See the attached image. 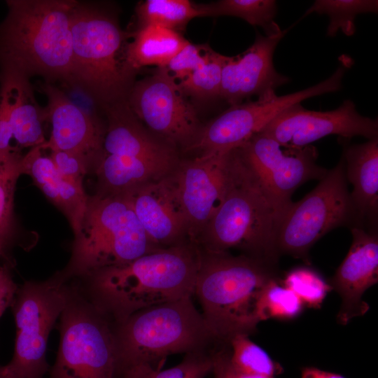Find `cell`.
<instances>
[{
	"label": "cell",
	"mask_w": 378,
	"mask_h": 378,
	"mask_svg": "<svg viewBox=\"0 0 378 378\" xmlns=\"http://www.w3.org/2000/svg\"><path fill=\"white\" fill-rule=\"evenodd\" d=\"M198 265V248L186 242L97 270L78 281L116 325L146 307L192 296Z\"/></svg>",
	"instance_id": "cell-1"
},
{
	"label": "cell",
	"mask_w": 378,
	"mask_h": 378,
	"mask_svg": "<svg viewBox=\"0 0 378 378\" xmlns=\"http://www.w3.org/2000/svg\"><path fill=\"white\" fill-rule=\"evenodd\" d=\"M286 212L237 148L230 152L224 197L195 242L202 245L203 252L237 248L246 255L276 265L280 256L276 234Z\"/></svg>",
	"instance_id": "cell-2"
},
{
	"label": "cell",
	"mask_w": 378,
	"mask_h": 378,
	"mask_svg": "<svg viewBox=\"0 0 378 378\" xmlns=\"http://www.w3.org/2000/svg\"><path fill=\"white\" fill-rule=\"evenodd\" d=\"M77 1L12 0L0 24L1 72L69 81L71 24Z\"/></svg>",
	"instance_id": "cell-3"
},
{
	"label": "cell",
	"mask_w": 378,
	"mask_h": 378,
	"mask_svg": "<svg viewBox=\"0 0 378 378\" xmlns=\"http://www.w3.org/2000/svg\"><path fill=\"white\" fill-rule=\"evenodd\" d=\"M276 279V265L246 255L199 250L194 295L215 339L229 343L237 335L255 331L260 322L259 297L265 286Z\"/></svg>",
	"instance_id": "cell-4"
},
{
	"label": "cell",
	"mask_w": 378,
	"mask_h": 378,
	"mask_svg": "<svg viewBox=\"0 0 378 378\" xmlns=\"http://www.w3.org/2000/svg\"><path fill=\"white\" fill-rule=\"evenodd\" d=\"M113 332L116 378L136 368L162 370L169 355L206 350L216 341L192 296L138 311Z\"/></svg>",
	"instance_id": "cell-5"
},
{
	"label": "cell",
	"mask_w": 378,
	"mask_h": 378,
	"mask_svg": "<svg viewBox=\"0 0 378 378\" xmlns=\"http://www.w3.org/2000/svg\"><path fill=\"white\" fill-rule=\"evenodd\" d=\"M106 113L102 152L93 171L98 193L123 194L172 173L180 161L174 146L150 134L128 103L107 104Z\"/></svg>",
	"instance_id": "cell-6"
},
{
	"label": "cell",
	"mask_w": 378,
	"mask_h": 378,
	"mask_svg": "<svg viewBox=\"0 0 378 378\" xmlns=\"http://www.w3.org/2000/svg\"><path fill=\"white\" fill-rule=\"evenodd\" d=\"M158 249L124 195L97 192L88 196L70 260L59 274L66 281L80 279L97 270L128 262Z\"/></svg>",
	"instance_id": "cell-7"
},
{
	"label": "cell",
	"mask_w": 378,
	"mask_h": 378,
	"mask_svg": "<svg viewBox=\"0 0 378 378\" xmlns=\"http://www.w3.org/2000/svg\"><path fill=\"white\" fill-rule=\"evenodd\" d=\"M71 32L72 69L66 83L104 104L120 101L132 72L125 59V34L108 14L78 1Z\"/></svg>",
	"instance_id": "cell-8"
},
{
	"label": "cell",
	"mask_w": 378,
	"mask_h": 378,
	"mask_svg": "<svg viewBox=\"0 0 378 378\" xmlns=\"http://www.w3.org/2000/svg\"><path fill=\"white\" fill-rule=\"evenodd\" d=\"M59 330L57 354L48 378H116L113 324L76 279L69 281Z\"/></svg>",
	"instance_id": "cell-9"
},
{
	"label": "cell",
	"mask_w": 378,
	"mask_h": 378,
	"mask_svg": "<svg viewBox=\"0 0 378 378\" xmlns=\"http://www.w3.org/2000/svg\"><path fill=\"white\" fill-rule=\"evenodd\" d=\"M350 192L342 156L316 186L298 202H293L284 215L276 234L279 255L307 261L310 248L330 231L343 226L363 227Z\"/></svg>",
	"instance_id": "cell-10"
},
{
	"label": "cell",
	"mask_w": 378,
	"mask_h": 378,
	"mask_svg": "<svg viewBox=\"0 0 378 378\" xmlns=\"http://www.w3.org/2000/svg\"><path fill=\"white\" fill-rule=\"evenodd\" d=\"M69 281L59 274L18 286L11 305L16 338L13 356L4 368L14 378H43L49 370L48 340L67 302Z\"/></svg>",
	"instance_id": "cell-11"
},
{
	"label": "cell",
	"mask_w": 378,
	"mask_h": 378,
	"mask_svg": "<svg viewBox=\"0 0 378 378\" xmlns=\"http://www.w3.org/2000/svg\"><path fill=\"white\" fill-rule=\"evenodd\" d=\"M344 76V71L337 68L327 79L302 90L283 96L270 90L255 101L230 106L200 129L186 149L199 150L200 154H223L239 148L288 107L340 90Z\"/></svg>",
	"instance_id": "cell-12"
},
{
	"label": "cell",
	"mask_w": 378,
	"mask_h": 378,
	"mask_svg": "<svg viewBox=\"0 0 378 378\" xmlns=\"http://www.w3.org/2000/svg\"><path fill=\"white\" fill-rule=\"evenodd\" d=\"M127 103L150 131L173 146H188L200 130L195 108L165 67L136 83Z\"/></svg>",
	"instance_id": "cell-13"
},
{
	"label": "cell",
	"mask_w": 378,
	"mask_h": 378,
	"mask_svg": "<svg viewBox=\"0 0 378 378\" xmlns=\"http://www.w3.org/2000/svg\"><path fill=\"white\" fill-rule=\"evenodd\" d=\"M239 148L249 166L286 211L299 187L311 180L320 181L328 172L316 163L318 151L313 145L285 148L259 132Z\"/></svg>",
	"instance_id": "cell-14"
},
{
	"label": "cell",
	"mask_w": 378,
	"mask_h": 378,
	"mask_svg": "<svg viewBox=\"0 0 378 378\" xmlns=\"http://www.w3.org/2000/svg\"><path fill=\"white\" fill-rule=\"evenodd\" d=\"M260 132L283 147L297 148L332 134L346 139L378 138V121L360 115L351 99L327 111L308 110L298 103L281 111Z\"/></svg>",
	"instance_id": "cell-15"
},
{
	"label": "cell",
	"mask_w": 378,
	"mask_h": 378,
	"mask_svg": "<svg viewBox=\"0 0 378 378\" xmlns=\"http://www.w3.org/2000/svg\"><path fill=\"white\" fill-rule=\"evenodd\" d=\"M230 152L200 154L194 159L179 161L168 176L188 220L189 237L193 243L224 197Z\"/></svg>",
	"instance_id": "cell-16"
},
{
	"label": "cell",
	"mask_w": 378,
	"mask_h": 378,
	"mask_svg": "<svg viewBox=\"0 0 378 378\" xmlns=\"http://www.w3.org/2000/svg\"><path fill=\"white\" fill-rule=\"evenodd\" d=\"M286 30L263 36L257 33L254 43L234 57L223 55L220 97L230 106L239 104L245 98L258 97L290 81L276 71L273 55Z\"/></svg>",
	"instance_id": "cell-17"
},
{
	"label": "cell",
	"mask_w": 378,
	"mask_h": 378,
	"mask_svg": "<svg viewBox=\"0 0 378 378\" xmlns=\"http://www.w3.org/2000/svg\"><path fill=\"white\" fill-rule=\"evenodd\" d=\"M41 88L48 99L43 108L46 120L51 125L50 138L41 146L42 149L79 153L90 161L94 171L102 152L105 129L50 82Z\"/></svg>",
	"instance_id": "cell-18"
},
{
	"label": "cell",
	"mask_w": 378,
	"mask_h": 378,
	"mask_svg": "<svg viewBox=\"0 0 378 378\" xmlns=\"http://www.w3.org/2000/svg\"><path fill=\"white\" fill-rule=\"evenodd\" d=\"M352 242L347 255L328 284L340 296L337 315L341 325L363 316L370 307L363 300L364 293L378 281V236L375 230L350 228Z\"/></svg>",
	"instance_id": "cell-19"
},
{
	"label": "cell",
	"mask_w": 378,
	"mask_h": 378,
	"mask_svg": "<svg viewBox=\"0 0 378 378\" xmlns=\"http://www.w3.org/2000/svg\"><path fill=\"white\" fill-rule=\"evenodd\" d=\"M168 176L120 194L150 241L160 248L186 243V237H189L188 220Z\"/></svg>",
	"instance_id": "cell-20"
},
{
	"label": "cell",
	"mask_w": 378,
	"mask_h": 378,
	"mask_svg": "<svg viewBox=\"0 0 378 378\" xmlns=\"http://www.w3.org/2000/svg\"><path fill=\"white\" fill-rule=\"evenodd\" d=\"M42 150L41 146H36L22 156V174L30 176L47 199L64 214L76 235L84 217L88 195L83 186L61 176L50 157L43 155Z\"/></svg>",
	"instance_id": "cell-21"
},
{
	"label": "cell",
	"mask_w": 378,
	"mask_h": 378,
	"mask_svg": "<svg viewBox=\"0 0 378 378\" xmlns=\"http://www.w3.org/2000/svg\"><path fill=\"white\" fill-rule=\"evenodd\" d=\"M342 156L345 176L353 186L354 205L363 220L375 229L378 212V138L346 145Z\"/></svg>",
	"instance_id": "cell-22"
},
{
	"label": "cell",
	"mask_w": 378,
	"mask_h": 378,
	"mask_svg": "<svg viewBox=\"0 0 378 378\" xmlns=\"http://www.w3.org/2000/svg\"><path fill=\"white\" fill-rule=\"evenodd\" d=\"M1 89L6 94L13 139L18 149L46 144L43 123L44 109L37 104L29 78L15 73L1 72Z\"/></svg>",
	"instance_id": "cell-23"
},
{
	"label": "cell",
	"mask_w": 378,
	"mask_h": 378,
	"mask_svg": "<svg viewBox=\"0 0 378 378\" xmlns=\"http://www.w3.org/2000/svg\"><path fill=\"white\" fill-rule=\"evenodd\" d=\"M188 42L176 31L148 25L139 28L126 46V62L132 71L145 66L166 67Z\"/></svg>",
	"instance_id": "cell-24"
},
{
	"label": "cell",
	"mask_w": 378,
	"mask_h": 378,
	"mask_svg": "<svg viewBox=\"0 0 378 378\" xmlns=\"http://www.w3.org/2000/svg\"><path fill=\"white\" fill-rule=\"evenodd\" d=\"M202 16H233L253 26L262 27L265 35L281 31L274 18L277 4L274 0H220L206 4H195Z\"/></svg>",
	"instance_id": "cell-25"
},
{
	"label": "cell",
	"mask_w": 378,
	"mask_h": 378,
	"mask_svg": "<svg viewBox=\"0 0 378 378\" xmlns=\"http://www.w3.org/2000/svg\"><path fill=\"white\" fill-rule=\"evenodd\" d=\"M136 13L139 28L156 25L176 31L192 18L202 17L188 0H146L138 5Z\"/></svg>",
	"instance_id": "cell-26"
},
{
	"label": "cell",
	"mask_w": 378,
	"mask_h": 378,
	"mask_svg": "<svg viewBox=\"0 0 378 378\" xmlns=\"http://www.w3.org/2000/svg\"><path fill=\"white\" fill-rule=\"evenodd\" d=\"M377 0H316L304 13L325 14L329 18L326 35L334 37L339 31L348 36L356 32L355 19L361 13H377Z\"/></svg>",
	"instance_id": "cell-27"
},
{
	"label": "cell",
	"mask_w": 378,
	"mask_h": 378,
	"mask_svg": "<svg viewBox=\"0 0 378 378\" xmlns=\"http://www.w3.org/2000/svg\"><path fill=\"white\" fill-rule=\"evenodd\" d=\"M231 363L237 372L247 374L274 377L281 370V366L247 335H237L230 341Z\"/></svg>",
	"instance_id": "cell-28"
},
{
	"label": "cell",
	"mask_w": 378,
	"mask_h": 378,
	"mask_svg": "<svg viewBox=\"0 0 378 378\" xmlns=\"http://www.w3.org/2000/svg\"><path fill=\"white\" fill-rule=\"evenodd\" d=\"M303 307L300 299L276 279L262 291L257 304V315L260 322L271 318L290 320L298 317Z\"/></svg>",
	"instance_id": "cell-29"
},
{
	"label": "cell",
	"mask_w": 378,
	"mask_h": 378,
	"mask_svg": "<svg viewBox=\"0 0 378 378\" xmlns=\"http://www.w3.org/2000/svg\"><path fill=\"white\" fill-rule=\"evenodd\" d=\"M22 156L18 151L0 159V241L8 243L10 235L15 186L23 174Z\"/></svg>",
	"instance_id": "cell-30"
},
{
	"label": "cell",
	"mask_w": 378,
	"mask_h": 378,
	"mask_svg": "<svg viewBox=\"0 0 378 378\" xmlns=\"http://www.w3.org/2000/svg\"><path fill=\"white\" fill-rule=\"evenodd\" d=\"M212 368L211 353L202 350L186 354L178 364L169 369L136 368L126 371L120 378H205Z\"/></svg>",
	"instance_id": "cell-31"
},
{
	"label": "cell",
	"mask_w": 378,
	"mask_h": 378,
	"mask_svg": "<svg viewBox=\"0 0 378 378\" xmlns=\"http://www.w3.org/2000/svg\"><path fill=\"white\" fill-rule=\"evenodd\" d=\"M223 55L211 50L208 61L178 85L183 93L200 98L220 97Z\"/></svg>",
	"instance_id": "cell-32"
},
{
	"label": "cell",
	"mask_w": 378,
	"mask_h": 378,
	"mask_svg": "<svg viewBox=\"0 0 378 378\" xmlns=\"http://www.w3.org/2000/svg\"><path fill=\"white\" fill-rule=\"evenodd\" d=\"M284 284L300 299L304 305L314 309L321 307L327 294L332 290L318 272L308 267L290 270L286 275Z\"/></svg>",
	"instance_id": "cell-33"
},
{
	"label": "cell",
	"mask_w": 378,
	"mask_h": 378,
	"mask_svg": "<svg viewBox=\"0 0 378 378\" xmlns=\"http://www.w3.org/2000/svg\"><path fill=\"white\" fill-rule=\"evenodd\" d=\"M211 50L206 46L188 42L165 68L176 81H181L208 61Z\"/></svg>",
	"instance_id": "cell-34"
},
{
	"label": "cell",
	"mask_w": 378,
	"mask_h": 378,
	"mask_svg": "<svg viewBox=\"0 0 378 378\" xmlns=\"http://www.w3.org/2000/svg\"><path fill=\"white\" fill-rule=\"evenodd\" d=\"M49 155L58 173L71 182L83 186L85 175L93 170L90 161L84 155L70 151L53 150Z\"/></svg>",
	"instance_id": "cell-35"
},
{
	"label": "cell",
	"mask_w": 378,
	"mask_h": 378,
	"mask_svg": "<svg viewBox=\"0 0 378 378\" xmlns=\"http://www.w3.org/2000/svg\"><path fill=\"white\" fill-rule=\"evenodd\" d=\"M13 139L6 96L4 90L0 89V159L10 157L19 151L11 145Z\"/></svg>",
	"instance_id": "cell-36"
},
{
	"label": "cell",
	"mask_w": 378,
	"mask_h": 378,
	"mask_svg": "<svg viewBox=\"0 0 378 378\" xmlns=\"http://www.w3.org/2000/svg\"><path fill=\"white\" fill-rule=\"evenodd\" d=\"M18 288L8 266H0V318L11 307Z\"/></svg>",
	"instance_id": "cell-37"
},
{
	"label": "cell",
	"mask_w": 378,
	"mask_h": 378,
	"mask_svg": "<svg viewBox=\"0 0 378 378\" xmlns=\"http://www.w3.org/2000/svg\"><path fill=\"white\" fill-rule=\"evenodd\" d=\"M214 378H237V371L234 368L230 353L225 349H220L211 353Z\"/></svg>",
	"instance_id": "cell-38"
},
{
	"label": "cell",
	"mask_w": 378,
	"mask_h": 378,
	"mask_svg": "<svg viewBox=\"0 0 378 378\" xmlns=\"http://www.w3.org/2000/svg\"><path fill=\"white\" fill-rule=\"evenodd\" d=\"M302 378H344L333 372L323 371L316 368H306L302 372Z\"/></svg>",
	"instance_id": "cell-39"
},
{
	"label": "cell",
	"mask_w": 378,
	"mask_h": 378,
	"mask_svg": "<svg viewBox=\"0 0 378 378\" xmlns=\"http://www.w3.org/2000/svg\"><path fill=\"white\" fill-rule=\"evenodd\" d=\"M237 378H273V377L260 374H247L237 372Z\"/></svg>",
	"instance_id": "cell-40"
},
{
	"label": "cell",
	"mask_w": 378,
	"mask_h": 378,
	"mask_svg": "<svg viewBox=\"0 0 378 378\" xmlns=\"http://www.w3.org/2000/svg\"><path fill=\"white\" fill-rule=\"evenodd\" d=\"M0 378H14L5 369L4 366L0 365Z\"/></svg>",
	"instance_id": "cell-41"
},
{
	"label": "cell",
	"mask_w": 378,
	"mask_h": 378,
	"mask_svg": "<svg viewBox=\"0 0 378 378\" xmlns=\"http://www.w3.org/2000/svg\"><path fill=\"white\" fill-rule=\"evenodd\" d=\"M7 244L4 241H0V256L3 255Z\"/></svg>",
	"instance_id": "cell-42"
}]
</instances>
